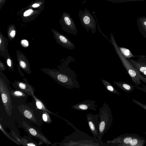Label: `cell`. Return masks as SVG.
Returning <instances> with one entry per match:
<instances>
[{"label":"cell","mask_w":146,"mask_h":146,"mask_svg":"<svg viewBox=\"0 0 146 146\" xmlns=\"http://www.w3.org/2000/svg\"><path fill=\"white\" fill-rule=\"evenodd\" d=\"M74 59L71 56L67 58V62L59 66V70L48 68H42L41 70L48 75L59 84L68 89L81 88L77 80L75 72L68 66L70 62Z\"/></svg>","instance_id":"1"},{"label":"cell","mask_w":146,"mask_h":146,"mask_svg":"<svg viewBox=\"0 0 146 146\" xmlns=\"http://www.w3.org/2000/svg\"><path fill=\"white\" fill-rule=\"evenodd\" d=\"M66 122L75 130L70 135L65 137L60 143H54L56 145L61 146H111L104 143L102 140L96 139L76 128L72 123L67 120Z\"/></svg>","instance_id":"2"},{"label":"cell","mask_w":146,"mask_h":146,"mask_svg":"<svg viewBox=\"0 0 146 146\" xmlns=\"http://www.w3.org/2000/svg\"><path fill=\"white\" fill-rule=\"evenodd\" d=\"M111 42L113 46L115 51L121 61L124 67L133 82L135 84V86L141 84L140 80L141 74L133 64L126 58H125L120 51L118 45L115 40L112 33L111 35Z\"/></svg>","instance_id":"3"},{"label":"cell","mask_w":146,"mask_h":146,"mask_svg":"<svg viewBox=\"0 0 146 146\" xmlns=\"http://www.w3.org/2000/svg\"><path fill=\"white\" fill-rule=\"evenodd\" d=\"M98 115L100 120L98 139L102 140L103 135L111 126L113 122L111 109L106 102H105L102 106L99 109Z\"/></svg>","instance_id":"4"},{"label":"cell","mask_w":146,"mask_h":146,"mask_svg":"<svg viewBox=\"0 0 146 146\" xmlns=\"http://www.w3.org/2000/svg\"><path fill=\"white\" fill-rule=\"evenodd\" d=\"M0 70V92L3 104L5 111L9 116L12 114L13 108L10 92L5 81L6 77Z\"/></svg>","instance_id":"5"},{"label":"cell","mask_w":146,"mask_h":146,"mask_svg":"<svg viewBox=\"0 0 146 146\" xmlns=\"http://www.w3.org/2000/svg\"><path fill=\"white\" fill-rule=\"evenodd\" d=\"M78 15L82 25L87 31L89 32L90 30L92 33H95L97 27L96 21L89 10L86 8L84 11L80 10Z\"/></svg>","instance_id":"6"},{"label":"cell","mask_w":146,"mask_h":146,"mask_svg":"<svg viewBox=\"0 0 146 146\" xmlns=\"http://www.w3.org/2000/svg\"><path fill=\"white\" fill-rule=\"evenodd\" d=\"M22 124L23 128L30 136L38 139L41 142L47 145L56 146L55 144L51 143L40 131L29 123L23 121Z\"/></svg>","instance_id":"7"},{"label":"cell","mask_w":146,"mask_h":146,"mask_svg":"<svg viewBox=\"0 0 146 146\" xmlns=\"http://www.w3.org/2000/svg\"><path fill=\"white\" fill-rule=\"evenodd\" d=\"M62 18L61 24L63 29L68 33L76 35L78 33L77 29L70 14L64 12Z\"/></svg>","instance_id":"8"},{"label":"cell","mask_w":146,"mask_h":146,"mask_svg":"<svg viewBox=\"0 0 146 146\" xmlns=\"http://www.w3.org/2000/svg\"><path fill=\"white\" fill-rule=\"evenodd\" d=\"M139 135L135 134L125 133L120 135L111 140L106 141V143L111 146H125L130 143L132 139Z\"/></svg>","instance_id":"9"},{"label":"cell","mask_w":146,"mask_h":146,"mask_svg":"<svg viewBox=\"0 0 146 146\" xmlns=\"http://www.w3.org/2000/svg\"><path fill=\"white\" fill-rule=\"evenodd\" d=\"M86 116L87 122L91 133L95 138L98 139L99 123V115L89 113L87 114Z\"/></svg>","instance_id":"10"},{"label":"cell","mask_w":146,"mask_h":146,"mask_svg":"<svg viewBox=\"0 0 146 146\" xmlns=\"http://www.w3.org/2000/svg\"><path fill=\"white\" fill-rule=\"evenodd\" d=\"M52 33L56 42L63 47L68 49L75 48L74 43L65 35L52 29Z\"/></svg>","instance_id":"11"},{"label":"cell","mask_w":146,"mask_h":146,"mask_svg":"<svg viewBox=\"0 0 146 146\" xmlns=\"http://www.w3.org/2000/svg\"><path fill=\"white\" fill-rule=\"evenodd\" d=\"M96 102L93 100H86L74 105L71 108L80 111H85L88 110L96 111L97 105L96 104Z\"/></svg>","instance_id":"12"},{"label":"cell","mask_w":146,"mask_h":146,"mask_svg":"<svg viewBox=\"0 0 146 146\" xmlns=\"http://www.w3.org/2000/svg\"><path fill=\"white\" fill-rule=\"evenodd\" d=\"M17 59L20 67L27 74L31 73L30 63L27 58L21 51L17 50L16 51Z\"/></svg>","instance_id":"13"},{"label":"cell","mask_w":146,"mask_h":146,"mask_svg":"<svg viewBox=\"0 0 146 146\" xmlns=\"http://www.w3.org/2000/svg\"><path fill=\"white\" fill-rule=\"evenodd\" d=\"M17 108L19 112L25 117L35 124H37L38 121L34 115L33 110L24 105H19Z\"/></svg>","instance_id":"14"},{"label":"cell","mask_w":146,"mask_h":146,"mask_svg":"<svg viewBox=\"0 0 146 146\" xmlns=\"http://www.w3.org/2000/svg\"><path fill=\"white\" fill-rule=\"evenodd\" d=\"M13 87L17 90H21L30 95L32 92H34V88L28 82L15 80L12 83Z\"/></svg>","instance_id":"15"},{"label":"cell","mask_w":146,"mask_h":146,"mask_svg":"<svg viewBox=\"0 0 146 146\" xmlns=\"http://www.w3.org/2000/svg\"><path fill=\"white\" fill-rule=\"evenodd\" d=\"M11 131L12 135L16 140L20 143V145L29 146H38L39 145L36 142L33 141L29 137L24 136L20 138L13 131L11 130Z\"/></svg>","instance_id":"16"},{"label":"cell","mask_w":146,"mask_h":146,"mask_svg":"<svg viewBox=\"0 0 146 146\" xmlns=\"http://www.w3.org/2000/svg\"><path fill=\"white\" fill-rule=\"evenodd\" d=\"M34 92H32L30 95L33 97L35 100V102L36 108L37 109L41 110L43 111L47 112L50 114L56 116L65 121L66 119L59 116L57 114L54 113L48 109L43 103L34 94Z\"/></svg>","instance_id":"17"},{"label":"cell","mask_w":146,"mask_h":146,"mask_svg":"<svg viewBox=\"0 0 146 146\" xmlns=\"http://www.w3.org/2000/svg\"><path fill=\"white\" fill-rule=\"evenodd\" d=\"M8 44L7 39L0 32V55L3 57L9 53L7 50Z\"/></svg>","instance_id":"18"},{"label":"cell","mask_w":146,"mask_h":146,"mask_svg":"<svg viewBox=\"0 0 146 146\" xmlns=\"http://www.w3.org/2000/svg\"><path fill=\"white\" fill-rule=\"evenodd\" d=\"M137 23L139 31L143 36L146 38V17H138Z\"/></svg>","instance_id":"19"},{"label":"cell","mask_w":146,"mask_h":146,"mask_svg":"<svg viewBox=\"0 0 146 146\" xmlns=\"http://www.w3.org/2000/svg\"><path fill=\"white\" fill-rule=\"evenodd\" d=\"M114 84L119 88L127 93H130L134 90L135 86L125 82L114 81Z\"/></svg>","instance_id":"20"},{"label":"cell","mask_w":146,"mask_h":146,"mask_svg":"<svg viewBox=\"0 0 146 146\" xmlns=\"http://www.w3.org/2000/svg\"><path fill=\"white\" fill-rule=\"evenodd\" d=\"M127 59L140 72L146 76V64L144 63L138 62L131 58H128Z\"/></svg>","instance_id":"21"},{"label":"cell","mask_w":146,"mask_h":146,"mask_svg":"<svg viewBox=\"0 0 146 146\" xmlns=\"http://www.w3.org/2000/svg\"><path fill=\"white\" fill-rule=\"evenodd\" d=\"M146 142L145 139L139 135L133 138L130 143L125 146H143Z\"/></svg>","instance_id":"22"},{"label":"cell","mask_w":146,"mask_h":146,"mask_svg":"<svg viewBox=\"0 0 146 146\" xmlns=\"http://www.w3.org/2000/svg\"><path fill=\"white\" fill-rule=\"evenodd\" d=\"M101 81L107 90L109 92L117 95H121V94L117 91L114 87L107 80L102 79Z\"/></svg>","instance_id":"23"},{"label":"cell","mask_w":146,"mask_h":146,"mask_svg":"<svg viewBox=\"0 0 146 146\" xmlns=\"http://www.w3.org/2000/svg\"><path fill=\"white\" fill-rule=\"evenodd\" d=\"M6 65L9 69L11 71H14V65L13 61L10 55L8 53L3 57Z\"/></svg>","instance_id":"24"},{"label":"cell","mask_w":146,"mask_h":146,"mask_svg":"<svg viewBox=\"0 0 146 146\" xmlns=\"http://www.w3.org/2000/svg\"><path fill=\"white\" fill-rule=\"evenodd\" d=\"M10 94L13 97L16 98H25L28 95L27 93L19 90L11 91L10 92Z\"/></svg>","instance_id":"25"},{"label":"cell","mask_w":146,"mask_h":146,"mask_svg":"<svg viewBox=\"0 0 146 146\" xmlns=\"http://www.w3.org/2000/svg\"><path fill=\"white\" fill-rule=\"evenodd\" d=\"M118 47L122 54L127 59L131 58H134L135 57H137V56L133 55L129 49L119 46Z\"/></svg>","instance_id":"26"},{"label":"cell","mask_w":146,"mask_h":146,"mask_svg":"<svg viewBox=\"0 0 146 146\" xmlns=\"http://www.w3.org/2000/svg\"><path fill=\"white\" fill-rule=\"evenodd\" d=\"M11 27L9 29L8 33V37L10 41H11L14 39L16 34L15 29L13 27Z\"/></svg>","instance_id":"27"},{"label":"cell","mask_w":146,"mask_h":146,"mask_svg":"<svg viewBox=\"0 0 146 146\" xmlns=\"http://www.w3.org/2000/svg\"><path fill=\"white\" fill-rule=\"evenodd\" d=\"M48 113L45 111H43L42 114V119L45 123H50L52 121Z\"/></svg>","instance_id":"28"},{"label":"cell","mask_w":146,"mask_h":146,"mask_svg":"<svg viewBox=\"0 0 146 146\" xmlns=\"http://www.w3.org/2000/svg\"><path fill=\"white\" fill-rule=\"evenodd\" d=\"M0 129L2 132L9 139L11 140L12 141L15 143L17 145H20V143L18 142L17 140L14 139L13 138L8 134V133L5 131V129L3 128V127H2V125L1 123V122H0Z\"/></svg>","instance_id":"29"},{"label":"cell","mask_w":146,"mask_h":146,"mask_svg":"<svg viewBox=\"0 0 146 146\" xmlns=\"http://www.w3.org/2000/svg\"><path fill=\"white\" fill-rule=\"evenodd\" d=\"M113 3H123L132 1H143L146 0H105Z\"/></svg>","instance_id":"30"},{"label":"cell","mask_w":146,"mask_h":146,"mask_svg":"<svg viewBox=\"0 0 146 146\" xmlns=\"http://www.w3.org/2000/svg\"><path fill=\"white\" fill-rule=\"evenodd\" d=\"M146 56H137L138 57L137 61L141 62L144 63L146 64Z\"/></svg>","instance_id":"31"},{"label":"cell","mask_w":146,"mask_h":146,"mask_svg":"<svg viewBox=\"0 0 146 146\" xmlns=\"http://www.w3.org/2000/svg\"><path fill=\"white\" fill-rule=\"evenodd\" d=\"M132 101L133 102L139 105L146 110V104L142 103L134 99H133Z\"/></svg>","instance_id":"32"},{"label":"cell","mask_w":146,"mask_h":146,"mask_svg":"<svg viewBox=\"0 0 146 146\" xmlns=\"http://www.w3.org/2000/svg\"><path fill=\"white\" fill-rule=\"evenodd\" d=\"M92 13H93V15H94V16H95V18H96V21L97 22V25H98V29H99V32L103 35L110 42H111V40H110L107 37L104 35V34H103L102 33V32L100 30V27H99V25L98 24V21H97V18L96 17V16H95V15L94 14V13H95V12L94 11H92Z\"/></svg>","instance_id":"33"},{"label":"cell","mask_w":146,"mask_h":146,"mask_svg":"<svg viewBox=\"0 0 146 146\" xmlns=\"http://www.w3.org/2000/svg\"><path fill=\"white\" fill-rule=\"evenodd\" d=\"M7 68L6 67L4 64L1 61H0V70L2 71H4Z\"/></svg>","instance_id":"34"},{"label":"cell","mask_w":146,"mask_h":146,"mask_svg":"<svg viewBox=\"0 0 146 146\" xmlns=\"http://www.w3.org/2000/svg\"><path fill=\"white\" fill-rule=\"evenodd\" d=\"M21 44L24 47H27L29 45L28 41L26 40H23L21 41Z\"/></svg>","instance_id":"35"},{"label":"cell","mask_w":146,"mask_h":146,"mask_svg":"<svg viewBox=\"0 0 146 146\" xmlns=\"http://www.w3.org/2000/svg\"><path fill=\"white\" fill-rule=\"evenodd\" d=\"M33 12V10L32 9H29L26 11L24 13V16H27L30 15Z\"/></svg>","instance_id":"36"},{"label":"cell","mask_w":146,"mask_h":146,"mask_svg":"<svg viewBox=\"0 0 146 146\" xmlns=\"http://www.w3.org/2000/svg\"><path fill=\"white\" fill-rule=\"evenodd\" d=\"M140 80L146 83V78L143 77L142 75L141 76Z\"/></svg>","instance_id":"37"},{"label":"cell","mask_w":146,"mask_h":146,"mask_svg":"<svg viewBox=\"0 0 146 146\" xmlns=\"http://www.w3.org/2000/svg\"><path fill=\"white\" fill-rule=\"evenodd\" d=\"M39 6V4L35 3V4H33L32 5V7H33L35 8V7H38Z\"/></svg>","instance_id":"38"}]
</instances>
